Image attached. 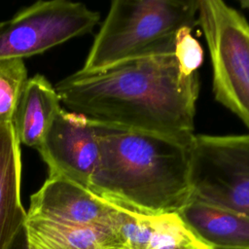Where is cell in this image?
<instances>
[{
    "instance_id": "cell-1",
    "label": "cell",
    "mask_w": 249,
    "mask_h": 249,
    "mask_svg": "<svg viewBox=\"0 0 249 249\" xmlns=\"http://www.w3.org/2000/svg\"><path fill=\"white\" fill-rule=\"evenodd\" d=\"M54 88L67 108L94 122L181 138L195 135L198 72H186L174 53L78 70Z\"/></svg>"
},
{
    "instance_id": "cell-2",
    "label": "cell",
    "mask_w": 249,
    "mask_h": 249,
    "mask_svg": "<svg viewBox=\"0 0 249 249\" xmlns=\"http://www.w3.org/2000/svg\"><path fill=\"white\" fill-rule=\"evenodd\" d=\"M99 160L89 190L138 214L178 213L193 197V141L94 122Z\"/></svg>"
},
{
    "instance_id": "cell-3",
    "label": "cell",
    "mask_w": 249,
    "mask_h": 249,
    "mask_svg": "<svg viewBox=\"0 0 249 249\" xmlns=\"http://www.w3.org/2000/svg\"><path fill=\"white\" fill-rule=\"evenodd\" d=\"M198 0H115L82 72L175 52L179 31L197 24Z\"/></svg>"
},
{
    "instance_id": "cell-4",
    "label": "cell",
    "mask_w": 249,
    "mask_h": 249,
    "mask_svg": "<svg viewBox=\"0 0 249 249\" xmlns=\"http://www.w3.org/2000/svg\"><path fill=\"white\" fill-rule=\"evenodd\" d=\"M197 24L206 40L215 99L249 129V23L220 0H198Z\"/></svg>"
},
{
    "instance_id": "cell-5",
    "label": "cell",
    "mask_w": 249,
    "mask_h": 249,
    "mask_svg": "<svg viewBox=\"0 0 249 249\" xmlns=\"http://www.w3.org/2000/svg\"><path fill=\"white\" fill-rule=\"evenodd\" d=\"M193 196L249 217V134H195Z\"/></svg>"
},
{
    "instance_id": "cell-6",
    "label": "cell",
    "mask_w": 249,
    "mask_h": 249,
    "mask_svg": "<svg viewBox=\"0 0 249 249\" xmlns=\"http://www.w3.org/2000/svg\"><path fill=\"white\" fill-rule=\"evenodd\" d=\"M99 13L80 2L37 1L0 26V60L40 54L70 39L88 34Z\"/></svg>"
},
{
    "instance_id": "cell-7",
    "label": "cell",
    "mask_w": 249,
    "mask_h": 249,
    "mask_svg": "<svg viewBox=\"0 0 249 249\" xmlns=\"http://www.w3.org/2000/svg\"><path fill=\"white\" fill-rule=\"evenodd\" d=\"M37 150L48 166V176L62 177L89 189L99 160L92 120L61 109Z\"/></svg>"
},
{
    "instance_id": "cell-8",
    "label": "cell",
    "mask_w": 249,
    "mask_h": 249,
    "mask_svg": "<svg viewBox=\"0 0 249 249\" xmlns=\"http://www.w3.org/2000/svg\"><path fill=\"white\" fill-rule=\"evenodd\" d=\"M118 207L89 189L58 176H48L30 196L28 218L77 225L113 226Z\"/></svg>"
},
{
    "instance_id": "cell-9",
    "label": "cell",
    "mask_w": 249,
    "mask_h": 249,
    "mask_svg": "<svg viewBox=\"0 0 249 249\" xmlns=\"http://www.w3.org/2000/svg\"><path fill=\"white\" fill-rule=\"evenodd\" d=\"M113 226L123 249H212L176 212L144 215L118 208Z\"/></svg>"
},
{
    "instance_id": "cell-10",
    "label": "cell",
    "mask_w": 249,
    "mask_h": 249,
    "mask_svg": "<svg viewBox=\"0 0 249 249\" xmlns=\"http://www.w3.org/2000/svg\"><path fill=\"white\" fill-rule=\"evenodd\" d=\"M178 214L210 248H249V217L240 212L193 196Z\"/></svg>"
},
{
    "instance_id": "cell-11",
    "label": "cell",
    "mask_w": 249,
    "mask_h": 249,
    "mask_svg": "<svg viewBox=\"0 0 249 249\" xmlns=\"http://www.w3.org/2000/svg\"><path fill=\"white\" fill-rule=\"evenodd\" d=\"M19 145L14 124H0V249H9L27 218L20 198Z\"/></svg>"
},
{
    "instance_id": "cell-12",
    "label": "cell",
    "mask_w": 249,
    "mask_h": 249,
    "mask_svg": "<svg viewBox=\"0 0 249 249\" xmlns=\"http://www.w3.org/2000/svg\"><path fill=\"white\" fill-rule=\"evenodd\" d=\"M24 230L30 249H123L114 226L77 225L27 217Z\"/></svg>"
},
{
    "instance_id": "cell-13",
    "label": "cell",
    "mask_w": 249,
    "mask_h": 249,
    "mask_svg": "<svg viewBox=\"0 0 249 249\" xmlns=\"http://www.w3.org/2000/svg\"><path fill=\"white\" fill-rule=\"evenodd\" d=\"M55 88L43 75L28 78L15 116L19 144L38 149L57 113L62 109Z\"/></svg>"
},
{
    "instance_id": "cell-14",
    "label": "cell",
    "mask_w": 249,
    "mask_h": 249,
    "mask_svg": "<svg viewBox=\"0 0 249 249\" xmlns=\"http://www.w3.org/2000/svg\"><path fill=\"white\" fill-rule=\"evenodd\" d=\"M27 80V69L23 59L0 60V124H14Z\"/></svg>"
},
{
    "instance_id": "cell-15",
    "label": "cell",
    "mask_w": 249,
    "mask_h": 249,
    "mask_svg": "<svg viewBox=\"0 0 249 249\" xmlns=\"http://www.w3.org/2000/svg\"><path fill=\"white\" fill-rule=\"evenodd\" d=\"M192 29L184 27L179 31L174 52L180 66L188 73L198 72L203 59L202 48L193 36Z\"/></svg>"
},
{
    "instance_id": "cell-16",
    "label": "cell",
    "mask_w": 249,
    "mask_h": 249,
    "mask_svg": "<svg viewBox=\"0 0 249 249\" xmlns=\"http://www.w3.org/2000/svg\"><path fill=\"white\" fill-rule=\"evenodd\" d=\"M9 249H30L28 246L24 228L18 233L14 241L11 243Z\"/></svg>"
},
{
    "instance_id": "cell-17",
    "label": "cell",
    "mask_w": 249,
    "mask_h": 249,
    "mask_svg": "<svg viewBox=\"0 0 249 249\" xmlns=\"http://www.w3.org/2000/svg\"><path fill=\"white\" fill-rule=\"evenodd\" d=\"M240 6L249 11V0H241L240 1Z\"/></svg>"
},
{
    "instance_id": "cell-18",
    "label": "cell",
    "mask_w": 249,
    "mask_h": 249,
    "mask_svg": "<svg viewBox=\"0 0 249 249\" xmlns=\"http://www.w3.org/2000/svg\"><path fill=\"white\" fill-rule=\"evenodd\" d=\"M212 249H222V248H212ZM236 249H249V248H236Z\"/></svg>"
},
{
    "instance_id": "cell-19",
    "label": "cell",
    "mask_w": 249,
    "mask_h": 249,
    "mask_svg": "<svg viewBox=\"0 0 249 249\" xmlns=\"http://www.w3.org/2000/svg\"><path fill=\"white\" fill-rule=\"evenodd\" d=\"M109 249H122V248H109Z\"/></svg>"
},
{
    "instance_id": "cell-20",
    "label": "cell",
    "mask_w": 249,
    "mask_h": 249,
    "mask_svg": "<svg viewBox=\"0 0 249 249\" xmlns=\"http://www.w3.org/2000/svg\"><path fill=\"white\" fill-rule=\"evenodd\" d=\"M1 24H2V21H0V26H1Z\"/></svg>"
}]
</instances>
